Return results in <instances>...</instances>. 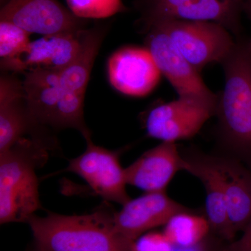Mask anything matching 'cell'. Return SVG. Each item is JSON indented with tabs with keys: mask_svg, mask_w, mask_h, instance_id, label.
<instances>
[{
	"mask_svg": "<svg viewBox=\"0 0 251 251\" xmlns=\"http://www.w3.org/2000/svg\"><path fill=\"white\" fill-rule=\"evenodd\" d=\"M220 64L224 89L218 95V143L225 156L242 163L251 171V39L242 36Z\"/></svg>",
	"mask_w": 251,
	"mask_h": 251,
	"instance_id": "1",
	"label": "cell"
},
{
	"mask_svg": "<svg viewBox=\"0 0 251 251\" xmlns=\"http://www.w3.org/2000/svg\"><path fill=\"white\" fill-rule=\"evenodd\" d=\"M114 213L99 209L89 214L49 213L28 221L38 251H134V242L114 224Z\"/></svg>",
	"mask_w": 251,
	"mask_h": 251,
	"instance_id": "2",
	"label": "cell"
},
{
	"mask_svg": "<svg viewBox=\"0 0 251 251\" xmlns=\"http://www.w3.org/2000/svg\"><path fill=\"white\" fill-rule=\"evenodd\" d=\"M47 151L42 144L22 140L0 154V223L28 222L40 208L36 167Z\"/></svg>",
	"mask_w": 251,
	"mask_h": 251,
	"instance_id": "3",
	"label": "cell"
},
{
	"mask_svg": "<svg viewBox=\"0 0 251 251\" xmlns=\"http://www.w3.org/2000/svg\"><path fill=\"white\" fill-rule=\"evenodd\" d=\"M245 0H135L138 23L145 29L168 21H204L221 25L234 36L242 35Z\"/></svg>",
	"mask_w": 251,
	"mask_h": 251,
	"instance_id": "4",
	"label": "cell"
},
{
	"mask_svg": "<svg viewBox=\"0 0 251 251\" xmlns=\"http://www.w3.org/2000/svg\"><path fill=\"white\" fill-rule=\"evenodd\" d=\"M152 25L166 32L180 53L199 73L209 64L222 62L235 43L232 34L215 23L168 21Z\"/></svg>",
	"mask_w": 251,
	"mask_h": 251,
	"instance_id": "5",
	"label": "cell"
},
{
	"mask_svg": "<svg viewBox=\"0 0 251 251\" xmlns=\"http://www.w3.org/2000/svg\"><path fill=\"white\" fill-rule=\"evenodd\" d=\"M143 31L146 34L147 49L179 98L204 104L216 110L217 94L206 87L200 73L180 53L166 32L156 25L150 26Z\"/></svg>",
	"mask_w": 251,
	"mask_h": 251,
	"instance_id": "6",
	"label": "cell"
},
{
	"mask_svg": "<svg viewBox=\"0 0 251 251\" xmlns=\"http://www.w3.org/2000/svg\"><path fill=\"white\" fill-rule=\"evenodd\" d=\"M85 140V151L71 160L65 171L79 175L105 201L124 205L130 198L126 191L125 169L122 168L118 153L97 146L91 137Z\"/></svg>",
	"mask_w": 251,
	"mask_h": 251,
	"instance_id": "7",
	"label": "cell"
},
{
	"mask_svg": "<svg viewBox=\"0 0 251 251\" xmlns=\"http://www.w3.org/2000/svg\"><path fill=\"white\" fill-rule=\"evenodd\" d=\"M0 21L44 36L82 30L87 24L58 0H8L1 6Z\"/></svg>",
	"mask_w": 251,
	"mask_h": 251,
	"instance_id": "8",
	"label": "cell"
},
{
	"mask_svg": "<svg viewBox=\"0 0 251 251\" xmlns=\"http://www.w3.org/2000/svg\"><path fill=\"white\" fill-rule=\"evenodd\" d=\"M184 171L196 176L205 191V217L211 234L225 242L234 240L236 234L229 222L226 204L224 175L218 156L198 151L182 153Z\"/></svg>",
	"mask_w": 251,
	"mask_h": 251,
	"instance_id": "9",
	"label": "cell"
},
{
	"mask_svg": "<svg viewBox=\"0 0 251 251\" xmlns=\"http://www.w3.org/2000/svg\"><path fill=\"white\" fill-rule=\"evenodd\" d=\"M86 29L45 35L30 41L17 55L1 59V71L13 74H24L37 69L59 72L70 64L80 52Z\"/></svg>",
	"mask_w": 251,
	"mask_h": 251,
	"instance_id": "10",
	"label": "cell"
},
{
	"mask_svg": "<svg viewBox=\"0 0 251 251\" xmlns=\"http://www.w3.org/2000/svg\"><path fill=\"white\" fill-rule=\"evenodd\" d=\"M215 112L204 104L178 98L151 109L145 120V128L151 138L176 143L197 134Z\"/></svg>",
	"mask_w": 251,
	"mask_h": 251,
	"instance_id": "11",
	"label": "cell"
},
{
	"mask_svg": "<svg viewBox=\"0 0 251 251\" xmlns=\"http://www.w3.org/2000/svg\"><path fill=\"white\" fill-rule=\"evenodd\" d=\"M108 72L109 80L115 90L135 97L151 93L162 75L147 48L131 46L122 48L110 56Z\"/></svg>",
	"mask_w": 251,
	"mask_h": 251,
	"instance_id": "12",
	"label": "cell"
},
{
	"mask_svg": "<svg viewBox=\"0 0 251 251\" xmlns=\"http://www.w3.org/2000/svg\"><path fill=\"white\" fill-rule=\"evenodd\" d=\"M114 213L115 227L124 237L135 242L150 229L165 226L172 217L191 210L163 192H149L130 199Z\"/></svg>",
	"mask_w": 251,
	"mask_h": 251,
	"instance_id": "13",
	"label": "cell"
},
{
	"mask_svg": "<svg viewBox=\"0 0 251 251\" xmlns=\"http://www.w3.org/2000/svg\"><path fill=\"white\" fill-rule=\"evenodd\" d=\"M184 168V157L176 143L162 142L125 168L126 179L127 184L146 193L163 192Z\"/></svg>",
	"mask_w": 251,
	"mask_h": 251,
	"instance_id": "14",
	"label": "cell"
},
{
	"mask_svg": "<svg viewBox=\"0 0 251 251\" xmlns=\"http://www.w3.org/2000/svg\"><path fill=\"white\" fill-rule=\"evenodd\" d=\"M34 126L22 81L13 73L4 72L0 78V154L19 143Z\"/></svg>",
	"mask_w": 251,
	"mask_h": 251,
	"instance_id": "15",
	"label": "cell"
},
{
	"mask_svg": "<svg viewBox=\"0 0 251 251\" xmlns=\"http://www.w3.org/2000/svg\"><path fill=\"white\" fill-rule=\"evenodd\" d=\"M23 81L28 113L35 126L54 128L59 103L65 94L59 72L37 69L24 73Z\"/></svg>",
	"mask_w": 251,
	"mask_h": 251,
	"instance_id": "16",
	"label": "cell"
},
{
	"mask_svg": "<svg viewBox=\"0 0 251 251\" xmlns=\"http://www.w3.org/2000/svg\"><path fill=\"white\" fill-rule=\"evenodd\" d=\"M224 175L226 204L234 232H244L251 222V171L235 158L218 156Z\"/></svg>",
	"mask_w": 251,
	"mask_h": 251,
	"instance_id": "17",
	"label": "cell"
},
{
	"mask_svg": "<svg viewBox=\"0 0 251 251\" xmlns=\"http://www.w3.org/2000/svg\"><path fill=\"white\" fill-rule=\"evenodd\" d=\"M106 29L103 26L86 29L80 52L70 64L59 72L61 86L65 92L85 95L94 62Z\"/></svg>",
	"mask_w": 251,
	"mask_h": 251,
	"instance_id": "18",
	"label": "cell"
},
{
	"mask_svg": "<svg viewBox=\"0 0 251 251\" xmlns=\"http://www.w3.org/2000/svg\"><path fill=\"white\" fill-rule=\"evenodd\" d=\"M164 226L163 233L175 248L195 247L211 234L205 216L199 215L192 210L176 214Z\"/></svg>",
	"mask_w": 251,
	"mask_h": 251,
	"instance_id": "19",
	"label": "cell"
},
{
	"mask_svg": "<svg viewBox=\"0 0 251 251\" xmlns=\"http://www.w3.org/2000/svg\"><path fill=\"white\" fill-rule=\"evenodd\" d=\"M69 10L82 19H104L127 11L122 0H66Z\"/></svg>",
	"mask_w": 251,
	"mask_h": 251,
	"instance_id": "20",
	"label": "cell"
},
{
	"mask_svg": "<svg viewBox=\"0 0 251 251\" xmlns=\"http://www.w3.org/2000/svg\"><path fill=\"white\" fill-rule=\"evenodd\" d=\"M30 33L9 21H0V57L12 58L30 43Z\"/></svg>",
	"mask_w": 251,
	"mask_h": 251,
	"instance_id": "21",
	"label": "cell"
},
{
	"mask_svg": "<svg viewBox=\"0 0 251 251\" xmlns=\"http://www.w3.org/2000/svg\"><path fill=\"white\" fill-rule=\"evenodd\" d=\"M175 249L163 232L143 234L134 242V251H173Z\"/></svg>",
	"mask_w": 251,
	"mask_h": 251,
	"instance_id": "22",
	"label": "cell"
},
{
	"mask_svg": "<svg viewBox=\"0 0 251 251\" xmlns=\"http://www.w3.org/2000/svg\"><path fill=\"white\" fill-rule=\"evenodd\" d=\"M218 238L216 237H211L209 236L205 240L203 241L201 244L197 246L191 248H186V249H181V248H175L173 251H216L219 249V242H216Z\"/></svg>",
	"mask_w": 251,
	"mask_h": 251,
	"instance_id": "23",
	"label": "cell"
},
{
	"mask_svg": "<svg viewBox=\"0 0 251 251\" xmlns=\"http://www.w3.org/2000/svg\"><path fill=\"white\" fill-rule=\"evenodd\" d=\"M216 251H249L244 243L241 239L227 242L226 245L220 247Z\"/></svg>",
	"mask_w": 251,
	"mask_h": 251,
	"instance_id": "24",
	"label": "cell"
},
{
	"mask_svg": "<svg viewBox=\"0 0 251 251\" xmlns=\"http://www.w3.org/2000/svg\"><path fill=\"white\" fill-rule=\"evenodd\" d=\"M243 242L245 244L249 251H251V222L247 226V228L243 232L242 237H240Z\"/></svg>",
	"mask_w": 251,
	"mask_h": 251,
	"instance_id": "25",
	"label": "cell"
},
{
	"mask_svg": "<svg viewBox=\"0 0 251 251\" xmlns=\"http://www.w3.org/2000/svg\"><path fill=\"white\" fill-rule=\"evenodd\" d=\"M244 14L247 15L251 22V0H245L244 1Z\"/></svg>",
	"mask_w": 251,
	"mask_h": 251,
	"instance_id": "26",
	"label": "cell"
},
{
	"mask_svg": "<svg viewBox=\"0 0 251 251\" xmlns=\"http://www.w3.org/2000/svg\"><path fill=\"white\" fill-rule=\"evenodd\" d=\"M8 0H0V2H1V6H3L5 4V3Z\"/></svg>",
	"mask_w": 251,
	"mask_h": 251,
	"instance_id": "27",
	"label": "cell"
}]
</instances>
